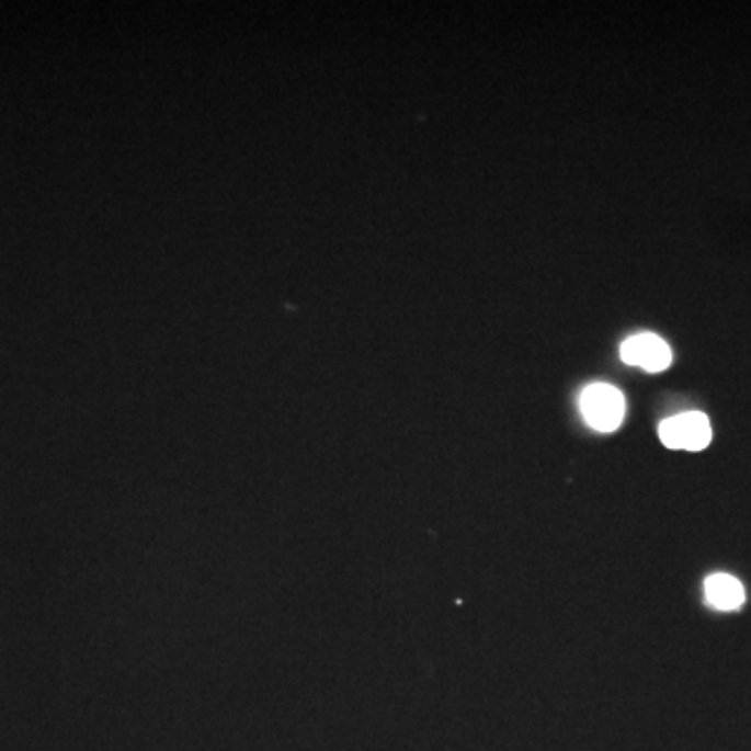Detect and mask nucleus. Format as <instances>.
Listing matches in <instances>:
<instances>
[{
	"label": "nucleus",
	"instance_id": "obj_3",
	"mask_svg": "<svg viewBox=\"0 0 751 751\" xmlns=\"http://www.w3.org/2000/svg\"><path fill=\"white\" fill-rule=\"evenodd\" d=\"M621 355L628 365H641L645 372H664L672 362V351L656 334H637L624 341Z\"/></svg>",
	"mask_w": 751,
	"mask_h": 751
},
{
	"label": "nucleus",
	"instance_id": "obj_4",
	"mask_svg": "<svg viewBox=\"0 0 751 751\" xmlns=\"http://www.w3.org/2000/svg\"><path fill=\"white\" fill-rule=\"evenodd\" d=\"M706 600L716 610H737L746 601L743 584L729 574H714L706 580Z\"/></svg>",
	"mask_w": 751,
	"mask_h": 751
},
{
	"label": "nucleus",
	"instance_id": "obj_2",
	"mask_svg": "<svg viewBox=\"0 0 751 751\" xmlns=\"http://www.w3.org/2000/svg\"><path fill=\"white\" fill-rule=\"evenodd\" d=\"M660 439L670 450L702 451L712 441L709 420L699 411H687L662 422Z\"/></svg>",
	"mask_w": 751,
	"mask_h": 751
},
{
	"label": "nucleus",
	"instance_id": "obj_1",
	"mask_svg": "<svg viewBox=\"0 0 751 751\" xmlns=\"http://www.w3.org/2000/svg\"><path fill=\"white\" fill-rule=\"evenodd\" d=\"M580 409L593 429L612 432L623 424V392L610 385H591L582 392Z\"/></svg>",
	"mask_w": 751,
	"mask_h": 751
}]
</instances>
